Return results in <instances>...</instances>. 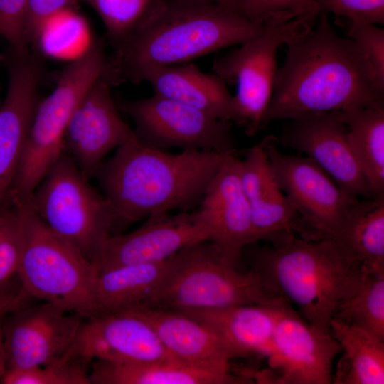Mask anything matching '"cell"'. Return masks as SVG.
Segmentation results:
<instances>
[{"label":"cell","mask_w":384,"mask_h":384,"mask_svg":"<svg viewBox=\"0 0 384 384\" xmlns=\"http://www.w3.org/2000/svg\"><path fill=\"white\" fill-rule=\"evenodd\" d=\"M334 318L368 330L384 340V270L361 265Z\"/></svg>","instance_id":"29"},{"label":"cell","mask_w":384,"mask_h":384,"mask_svg":"<svg viewBox=\"0 0 384 384\" xmlns=\"http://www.w3.org/2000/svg\"><path fill=\"white\" fill-rule=\"evenodd\" d=\"M33 210L56 235L90 261L117 233L114 210L64 151L33 192Z\"/></svg>","instance_id":"8"},{"label":"cell","mask_w":384,"mask_h":384,"mask_svg":"<svg viewBox=\"0 0 384 384\" xmlns=\"http://www.w3.org/2000/svg\"><path fill=\"white\" fill-rule=\"evenodd\" d=\"M208 235L233 262L256 242L252 214L241 181V160L227 154L194 210Z\"/></svg>","instance_id":"16"},{"label":"cell","mask_w":384,"mask_h":384,"mask_svg":"<svg viewBox=\"0 0 384 384\" xmlns=\"http://www.w3.org/2000/svg\"><path fill=\"white\" fill-rule=\"evenodd\" d=\"M330 331L343 351L334 383H384V340L336 318L331 319Z\"/></svg>","instance_id":"26"},{"label":"cell","mask_w":384,"mask_h":384,"mask_svg":"<svg viewBox=\"0 0 384 384\" xmlns=\"http://www.w3.org/2000/svg\"><path fill=\"white\" fill-rule=\"evenodd\" d=\"M320 13H331L347 21L384 24V0H315Z\"/></svg>","instance_id":"35"},{"label":"cell","mask_w":384,"mask_h":384,"mask_svg":"<svg viewBox=\"0 0 384 384\" xmlns=\"http://www.w3.org/2000/svg\"><path fill=\"white\" fill-rule=\"evenodd\" d=\"M341 347L331 333L302 319L289 306L279 311L267 360L271 368L259 380L279 384H329Z\"/></svg>","instance_id":"13"},{"label":"cell","mask_w":384,"mask_h":384,"mask_svg":"<svg viewBox=\"0 0 384 384\" xmlns=\"http://www.w3.org/2000/svg\"><path fill=\"white\" fill-rule=\"evenodd\" d=\"M144 81L151 85L155 94L233 121V95L214 73H204L187 63L150 69L142 75L141 82Z\"/></svg>","instance_id":"24"},{"label":"cell","mask_w":384,"mask_h":384,"mask_svg":"<svg viewBox=\"0 0 384 384\" xmlns=\"http://www.w3.org/2000/svg\"><path fill=\"white\" fill-rule=\"evenodd\" d=\"M172 257L97 272L94 316L147 306L166 277Z\"/></svg>","instance_id":"25"},{"label":"cell","mask_w":384,"mask_h":384,"mask_svg":"<svg viewBox=\"0 0 384 384\" xmlns=\"http://www.w3.org/2000/svg\"><path fill=\"white\" fill-rule=\"evenodd\" d=\"M132 311L151 325L172 358L218 370L232 371L233 354L208 324L177 311L154 307Z\"/></svg>","instance_id":"21"},{"label":"cell","mask_w":384,"mask_h":384,"mask_svg":"<svg viewBox=\"0 0 384 384\" xmlns=\"http://www.w3.org/2000/svg\"><path fill=\"white\" fill-rule=\"evenodd\" d=\"M136 230L110 236L92 263L97 272L166 261L187 246L208 240L194 211L146 219Z\"/></svg>","instance_id":"17"},{"label":"cell","mask_w":384,"mask_h":384,"mask_svg":"<svg viewBox=\"0 0 384 384\" xmlns=\"http://www.w3.org/2000/svg\"><path fill=\"white\" fill-rule=\"evenodd\" d=\"M40 70L28 53L15 55L0 109V209L11 204L9 194L38 105Z\"/></svg>","instance_id":"19"},{"label":"cell","mask_w":384,"mask_h":384,"mask_svg":"<svg viewBox=\"0 0 384 384\" xmlns=\"http://www.w3.org/2000/svg\"><path fill=\"white\" fill-rule=\"evenodd\" d=\"M227 154L202 151L170 153L137 138L116 149L93 176L111 205L117 230L143 219L198 205Z\"/></svg>","instance_id":"2"},{"label":"cell","mask_w":384,"mask_h":384,"mask_svg":"<svg viewBox=\"0 0 384 384\" xmlns=\"http://www.w3.org/2000/svg\"><path fill=\"white\" fill-rule=\"evenodd\" d=\"M80 1L84 0H28L23 23L26 45L39 39L45 25L51 17Z\"/></svg>","instance_id":"37"},{"label":"cell","mask_w":384,"mask_h":384,"mask_svg":"<svg viewBox=\"0 0 384 384\" xmlns=\"http://www.w3.org/2000/svg\"><path fill=\"white\" fill-rule=\"evenodd\" d=\"M373 198L384 199V104L339 111Z\"/></svg>","instance_id":"27"},{"label":"cell","mask_w":384,"mask_h":384,"mask_svg":"<svg viewBox=\"0 0 384 384\" xmlns=\"http://www.w3.org/2000/svg\"><path fill=\"white\" fill-rule=\"evenodd\" d=\"M22 240L21 218L11 203L0 209V287L17 275Z\"/></svg>","instance_id":"33"},{"label":"cell","mask_w":384,"mask_h":384,"mask_svg":"<svg viewBox=\"0 0 384 384\" xmlns=\"http://www.w3.org/2000/svg\"><path fill=\"white\" fill-rule=\"evenodd\" d=\"M278 142L306 154L350 196L373 198L350 146L348 127L339 111L311 113L290 119Z\"/></svg>","instance_id":"14"},{"label":"cell","mask_w":384,"mask_h":384,"mask_svg":"<svg viewBox=\"0 0 384 384\" xmlns=\"http://www.w3.org/2000/svg\"><path fill=\"white\" fill-rule=\"evenodd\" d=\"M134 124L142 144L168 151H202L235 154L230 122L176 100L157 95L117 102Z\"/></svg>","instance_id":"11"},{"label":"cell","mask_w":384,"mask_h":384,"mask_svg":"<svg viewBox=\"0 0 384 384\" xmlns=\"http://www.w3.org/2000/svg\"><path fill=\"white\" fill-rule=\"evenodd\" d=\"M71 355L90 363H151L174 358L151 325L132 310L85 319Z\"/></svg>","instance_id":"18"},{"label":"cell","mask_w":384,"mask_h":384,"mask_svg":"<svg viewBox=\"0 0 384 384\" xmlns=\"http://www.w3.org/2000/svg\"><path fill=\"white\" fill-rule=\"evenodd\" d=\"M331 241L354 261L384 270V199H358Z\"/></svg>","instance_id":"28"},{"label":"cell","mask_w":384,"mask_h":384,"mask_svg":"<svg viewBox=\"0 0 384 384\" xmlns=\"http://www.w3.org/2000/svg\"><path fill=\"white\" fill-rule=\"evenodd\" d=\"M111 84L102 75L73 110L64 137V151L90 179L112 149L137 139L122 118L111 95Z\"/></svg>","instance_id":"15"},{"label":"cell","mask_w":384,"mask_h":384,"mask_svg":"<svg viewBox=\"0 0 384 384\" xmlns=\"http://www.w3.org/2000/svg\"><path fill=\"white\" fill-rule=\"evenodd\" d=\"M261 144L279 187L298 215L295 232L308 240H332L359 198L346 193L309 157L282 153L275 137L267 136Z\"/></svg>","instance_id":"10"},{"label":"cell","mask_w":384,"mask_h":384,"mask_svg":"<svg viewBox=\"0 0 384 384\" xmlns=\"http://www.w3.org/2000/svg\"><path fill=\"white\" fill-rule=\"evenodd\" d=\"M36 300L28 297L23 291L18 276L0 287V321L9 313Z\"/></svg>","instance_id":"38"},{"label":"cell","mask_w":384,"mask_h":384,"mask_svg":"<svg viewBox=\"0 0 384 384\" xmlns=\"http://www.w3.org/2000/svg\"><path fill=\"white\" fill-rule=\"evenodd\" d=\"M282 306L237 305L211 310L180 311L213 329L235 358L267 357Z\"/></svg>","instance_id":"23"},{"label":"cell","mask_w":384,"mask_h":384,"mask_svg":"<svg viewBox=\"0 0 384 384\" xmlns=\"http://www.w3.org/2000/svg\"><path fill=\"white\" fill-rule=\"evenodd\" d=\"M252 269L272 292L294 304L306 321L331 333L338 304L354 281L361 264L329 240L294 235L255 248Z\"/></svg>","instance_id":"4"},{"label":"cell","mask_w":384,"mask_h":384,"mask_svg":"<svg viewBox=\"0 0 384 384\" xmlns=\"http://www.w3.org/2000/svg\"><path fill=\"white\" fill-rule=\"evenodd\" d=\"M99 14L116 47L142 28L166 0H84Z\"/></svg>","instance_id":"30"},{"label":"cell","mask_w":384,"mask_h":384,"mask_svg":"<svg viewBox=\"0 0 384 384\" xmlns=\"http://www.w3.org/2000/svg\"><path fill=\"white\" fill-rule=\"evenodd\" d=\"M28 0H0V37L11 46L14 54L27 53L23 23Z\"/></svg>","instance_id":"36"},{"label":"cell","mask_w":384,"mask_h":384,"mask_svg":"<svg viewBox=\"0 0 384 384\" xmlns=\"http://www.w3.org/2000/svg\"><path fill=\"white\" fill-rule=\"evenodd\" d=\"M212 1H217V2H218V3H220V4L227 5V6H230V7L233 8L232 0H212Z\"/></svg>","instance_id":"40"},{"label":"cell","mask_w":384,"mask_h":384,"mask_svg":"<svg viewBox=\"0 0 384 384\" xmlns=\"http://www.w3.org/2000/svg\"><path fill=\"white\" fill-rule=\"evenodd\" d=\"M270 26L248 20L212 0H166L142 28L116 47L105 76L111 85L140 83L150 69L187 63L243 44Z\"/></svg>","instance_id":"3"},{"label":"cell","mask_w":384,"mask_h":384,"mask_svg":"<svg viewBox=\"0 0 384 384\" xmlns=\"http://www.w3.org/2000/svg\"><path fill=\"white\" fill-rule=\"evenodd\" d=\"M90 363L78 356L43 366L6 370L1 384H90Z\"/></svg>","instance_id":"31"},{"label":"cell","mask_w":384,"mask_h":384,"mask_svg":"<svg viewBox=\"0 0 384 384\" xmlns=\"http://www.w3.org/2000/svg\"><path fill=\"white\" fill-rule=\"evenodd\" d=\"M348 38L363 51L379 82L384 85V29L376 24L347 21Z\"/></svg>","instance_id":"34"},{"label":"cell","mask_w":384,"mask_h":384,"mask_svg":"<svg viewBox=\"0 0 384 384\" xmlns=\"http://www.w3.org/2000/svg\"><path fill=\"white\" fill-rule=\"evenodd\" d=\"M90 384H240L253 381L245 374L221 371L176 358L131 363L94 360Z\"/></svg>","instance_id":"22"},{"label":"cell","mask_w":384,"mask_h":384,"mask_svg":"<svg viewBox=\"0 0 384 384\" xmlns=\"http://www.w3.org/2000/svg\"><path fill=\"white\" fill-rule=\"evenodd\" d=\"M1 323L2 321H0V381L6 370V358Z\"/></svg>","instance_id":"39"},{"label":"cell","mask_w":384,"mask_h":384,"mask_svg":"<svg viewBox=\"0 0 384 384\" xmlns=\"http://www.w3.org/2000/svg\"><path fill=\"white\" fill-rule=\"evenodd\" d=\"M107 63L101 43L92 45L63 70L53 91L38 103L10 200L29 198L64 152V137L72 113L104 75Z\"/></svg>","instance_id":"7"},{"label":"cell","mask_w":384,"mask_h":384,"mask_svg":"<svg viewBox=\"0 0 384 384\" xmlns=\"http://www.w3.org/2000/svg\"><path fill=\"white\" fill-rule=\"evenodd\" d=\"M238 266L210 240L191 244L172 257L166 277L145 307L185 311L289 304L270 291L252 269L242 272Z\"/></svg>","instance_id":"5"},{"label":"cell","mask_w":384,"mask_h":384,"mask_svg":"<svg viewBox=\"0 0 384 384\" xmlns=\"http://www.w3.org/2000/svg\"><path fill=\"white\" fill-rule=\"evenodd\" d=\"M233 9L244 18L263 24L295 19L314 21L320 14L315 0H232Z\"/></svg>","instance_id":"32"},{"label":"cell","mask_w":384,"mask_h":384,"mask_svg":"<svg viewBox=\"0 0 384 384\" xmlns=\"http://www.w3.org/2000/svg\"><path fill=\"white\" fill-rule=\"evenodd\" d=\"M241 181L250 208L255 241L277 242L292 235L297 211L279 187L261 143L241 160Z\"/></svg>","instance_id":"20"},{"label":"cell","mask_w":384,"mask_h":384,"mask_svg":"<svg viewBox=\"0 0 384 384\" xmlns=\"http://www.w3.org/2000/svg\"><path fill=\"white\" fill-rule=\"evenodd\" d=\"M11 203L22 224L17 276L24 293L85 319L93 317L97 271L92 262L46 225L29 198H12Z\"/></svg>","instance_id":"6"},{"label":"cell","mask_w":384,"mask_h":384,"mask_svg":"<svg viewBox=\"0 0 384 384\" xmlns=\"http://www.w3.org/2000/svg\"><path fill=\"white\" fill-rule=\"evenodd\" d=\"M40 302H31L2 320L6 370L43 366L72 356L85 319Z\"/></svg>","instance_id":"12"},{"label":"cell","mask_w":384,"mask_h":384,"mask_svg":"<svg viewBox=\"0 0 384 384\" xmlns=\"http://www.w3.org/2000/svg\"><path fill=\"white\" fill-rule=\"evenodd\" d=\"M287 46L260 130L277 119L384 104V85L365 53L334 31L326 14Z\"/></svg>","instance_id":"1"},{"label":"cell","mask_w":384,"mask_h":384,"mask_svg":"<svg viewBox=\"0 0 384 384\" xmlns=\"http://www.w3.org/2000/svg\"><path fill=\"white\" fill-rule=\"evenodd\" d=\"M314 21L295 19L270 26L239 48L214 60L213 73L227 85H236L232 122L242 126L247 136L260 130L274 89L279 48L304 33Z\"/></svg>","instance_id":"9"}]
</instances>
